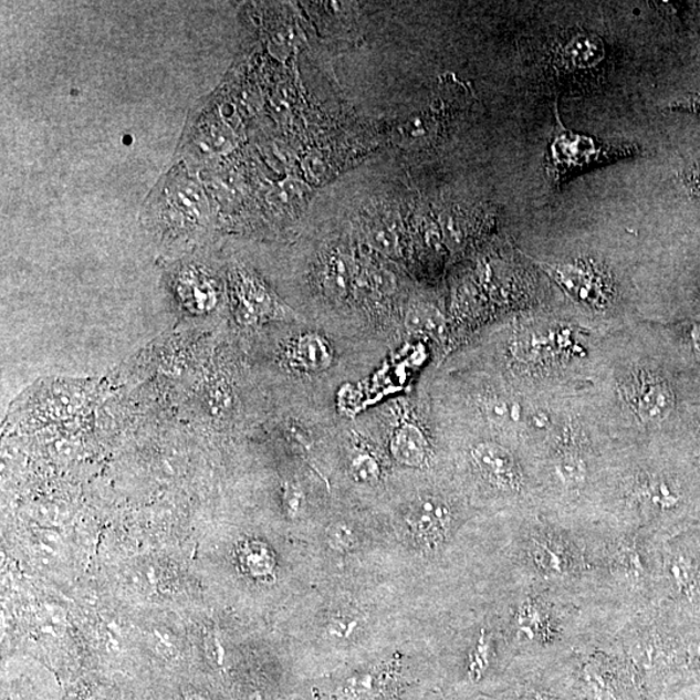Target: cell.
Segmentation results:
<instances>
[{"label":"cell","mask_w":700,"mask_h":700,"mask_svg":"<svg viewBox=\"0 0 700 700\" xmlns=\"http://www.w3.org/2000/svg\"><path fill=\"white\" fill-rule=\"evenodd\" d=\"M576 524L591 567V600L626 626L652 605L665 539L599 519Z\"/></svg>","instance_id":"1"},{"label":"cell","mask_w":700,"mask_h":700,"mask_svg":"<svg viewBox=\"0 0 700 700\" xmlns=\"http://www.w3.org/2000/svg\"><path fill=\"white\" fill-rule=\"evenodd\" d=\"M513 578L591 600V567L582 530L574 522L526 511L514 536ZM593 604V602H592Z\"/></svg>","instance_id":"2"},{"label":"cell","mask_w":700,"mask_h":700,"mask_svg":"<svg viewBox=\"0 0 700 700\" xmlns=\"http://www.w3.org/2000/svg\"><path fill=\"white\" fill-rule=\"evenodd\" d=\"M571 700H654L637 667L607 645H588L561 660Z\"/></svg>","instance_id":"3"},{"label":"cell","mask_w":700,"mask_h":700,"mask_svg":"<svg viewBox=\"0 0 700 700\" xmlns=\"http://www.w3.org/2000/svg\"><path fill=\"white\" fill-rule=\"evenodd\" d=\"M641 153L642 148L634 143L606 142L593 135L568 130L556 115L555 129L545 157L546 176L554 188H562L586 171L634 159Z\"/></svg>","instance_id":"4"},{"label":"cell","mask_w":700,"mask_h":700,"mask_svg":"<svg viewBox=\"0 0 700 700\" xmlns=\"http://www.w3.org/2000/svg\"><path fill=\"white\" fill-rule=\"evenodd\" d=\"M606 46L596 34L576 32L554 43L547 56L548 77L560 86H584L600 74Z\"/></svg>","instance_id":"5"},{"label":"cell","mask_w":700,"mask_h":700,"mask_svg":"<svg viewBox=\"0 0 700 700\" xmlns=\"http://www.w3.org/2000/svg\"><path fill=\"white\" fill-rule=\"evenodd\" d=\"M470 457L480 478L494 491L503 495L522 497L529 488L521 462L500 443L480 442L471 449Z\"/></svg>","instance_id":"6"},{"label":"cell","mask_w":700,"mask_h":700,"mask_svg":"<svg viewBox=\"0 0 700 700\" xmlns=\"http://www.w3.org/2000/svg\"><path fill=\"white\" fill-rule=\"evenodd\" d=\"M406 522L418 544L433 553L453 537L458 516L447 501L438 497H425L411 504Z\"/></svg>","instance_id":"7"},{"label":"cell","mask_w":700,"mask_h":700,"mask_svg":"<svg viewBox=\"0 0 700 700\" xmlns=\"http://www.w3.org/2000/svg\"><path fill=\"white\" fill-rule=\"evenodd\" d=\"M484 620L467 645L464 655V679L470 685H480L500 661V644H509L502 623L499 626ZM510 645V644H509ZM511 647V646H510Z\"/></svg>","instance_id":"8"},{"label":"cell","mask_w":700,"mask_h":700,"mask_svg":"<svg viewBox=\"0 0 700 700\" xmlns=\"http://www.w3.org/2000/svg\"><path fill=\"white\" fill-rule=\"evenodd\" d=\"M542 268L571 295L586 301L602 300L606 295V276L592 262L577 261L560 263V265H542Z\"/></svg>","instance_id":"9"},{"label":"cell","mask_w":700,"mask_h":700,"mask_svg":"<svg viewBox=\"0 0 700 700\" xmlns=\"http://www.w3.org/2000/svg\"><path fill=\"white\" fill-rule=\"evenodd\" d=\"M176 299L180 307L195 317L212 313L218 303V293L212 280L197 268L180 270L175 281Z\"/></svg>","instance_id":"10"},{"label":"cell","mask_w":700,"mask_h":700,"mask_svg":"<svg viewBox=\"0 0 700 700\" xmlns=\"http://www.w3.org/2000/svg\"><path fill=\"white\" fill-rule=\"evenodd\" d=\"M273 311V301L258 283L247 280L239 282L233 301V314L240 325H258L268 320Z\"/></svg>","instance_id":"11"},{"label":"cell","mask_w":700,"mask_h":700,"mask_svg":"<svg viewBox=\"0 0 700 700\" xmlns=\"http://www.w3.org/2000/svg\"><path fill=\"white\" fill-rule=\"evenodd\" d=\"M331 361H333V352H331L327 342L315 334L300 336L288 352L289 365L301 372L326 370Z\"/></svg>","instance_id":"12"},{"label":"cell","mask_w":700,"mask_h":700,"mask_svg":"<svg viewBox=\"0 0 700 700\" xmlns=\"http://www.w3.org/2000/svg\"><path fill=\"white\" fill-rule=\"evenodd\" d=\"M390 450L398 462L409 467H419L424 464L427 457L425 435L418 427L405 425L394 436Z\"/></svg>","instance_id":"13"},{"label":"cell","mask_w":700,"mask_h":700,"mask_svg":"<svg viewBox=\"0 0 700 700\" xmlns=\"http://www.w3.org/2000/svg\"><path fill=\"white\" fill-rule=\"evenodd\" d=\"M636 405L647 419L664 417L672 404V396L666 384L646 380L637 387Z\"/></svg>","instance_id":"14"},{"label":"cell","mask_w":700,"mask_h":700,"mask_svg":"<svg viewBox=\"0 0 700 700\" xmlns=\"http://www.w3.org/2000/svg\"><path fill=\"white\" fill-rule=\"evenodd\" d=\"M384 685L378 673H358L346 679L337 697L342 700H375L382 697Z\"/></svg>","instance_id":"15"},{"label":"cell","mask_w":700,"mask_h":700,"mask_svg":"<svg viewBox=\"0 0 700 700\" xmlns=\"http://www.w3.org/2000/svg\"><path fill=\"white\" fill-rule=\"evenodd\" d=\"M363 617L355 612H337L326 623V636L331 641L348 642L363 629Z\"/></svg>","instance_id":"16"},{"label":"cell","mask_w":700,"mask_h":700,"mask_svg":"<svg viewBox=\"0 0 700 700\" xmlns=\"http://www.w3.org/2000/svg\"><path fill=\"white\" fill-rule=\"evenodd\" d=\"M243 563L254 576L269 575L274 567L273 556L270 555L268 547L259 542H253L244 547Z\"/></svg>","instance_id":"17"},{"label":"cell","mask_w":700,"mask_h":700,"mask_svg":"<svg viewBox=\"0 0 700 700\" xmlns=\"http://www.w3.org/2000/svg\"><path fill=\"white\" fill-rule=\"evenodd\" d=\"M327 544L337 553H348L358 544L357 534L345 523L331 524L326 531Z\"/></svg>","instance_id":"18"},{"label":"cell","mask_w":700,"mask_h":700,"mask_svg":"<svg viewBox=\"0 0 700 700\" xmlns=\"http://www.w3.org/2000/svg\"><path fill=\"white\" fill-rule=\"evenodd\" d=\"M351 472L359 483L370 484L379 479L380 467L374 457L358 455L351 463Z\"/></svg>","instance_id":"19"},{"label":"cell","mask_w":700,"mask_h":700,"mask_svg":"<svg viewBox=\"0 0 700 700\" xmlns=\"http://www.w3.org/2000/svg\"><path fill=\"white\" fill-rule=\"evenodd\" d=\"M304 492L296 483H285L283 487V502L290 516H297L304 506Z\"/></svg>","instance_id":"20"},{"label":"cell","mask_w":700,"mask_h":700,"mask_svg":"<svg viewBox=\"0 0 700 700\" xmlns=\"http://www.w3.org/2000/svg\"><path fill=\"white\" fill-rule=\"evenodd\" d=\"M516 406H511L509 403L500 400V398H495V400H491L487 404L488 416L495 421V424H506L508 420L516 417Z\"/></svg>","instance_id":"21"},{"label":"cell","mask_w":700,"mask_h":700,"mask_svg":"<svg viewBox=\"0 0 700 700\" xmlns=\"http://www.w3.org/2000/svg\"><path fill=\"white\" fill-rule=\"evenodd\" d=\"M408 326L412 331H431L438 326V317H435L430 312L418 309L409 315Z\"/></svg>","instance_id":"22"},{"label":"cell","mask_w":700,"mask_h":700,"mask_svg":"<svg viewBox=\"0 0 700 700\" xmlns=\"http://www.w3.org/2000/svg\"><path fill=\"white\" fill-rule=\"evenodd\" d=\"M331 282L333 288L341 292L348 289V270H346L342 260H335L331 265Z\"/></svg>","instance_id":"23"},{"label":"cell","mask_w":700,"mask_h":700,"mask_svg":"<svg viewBox=\"0 0 700 700\" xmlns=\"http://www.w3.org/2000/svg\"><path fill=\"white\" fill-rule=\"evenodd\" d=\"M685 185L688 186L689 191L696 197L700 198V168L692 169L683 177Z\"/></svg>","instance_id":"24"},{"label":"cell","mask_w":700,"mask_h":700,"mask_svg":"<svg viewBox=\"0 0 700 700\" xmlns=\"http://www.w3.org/2000/svg\"><path fill=\"white\" fill-rule=\"evenodd\" d=\"M373 281L376 285V289H379L380 291H389L390 282L388 280V274L382 273L380 271V273H376L373 275Z\"/></svg>","instance_id":"25"},{"label":"cell","mask_w":700,"mask_h":700,"mask_svg":"<svg viewBox=\"0 0 700 700\" xmlns=\"http://www.w3.org/2000/svg\"><path fill=\"white\" fill-rule=\"evenodd\" d=\"M697 658H698L699 664H700V644L697 646Z\"/></svg>","instance_id":"26"}]
</instances>
